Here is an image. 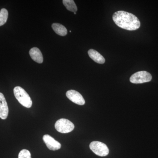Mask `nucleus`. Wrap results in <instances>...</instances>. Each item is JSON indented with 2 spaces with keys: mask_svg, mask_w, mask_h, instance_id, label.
<instances>
[{
  "mask_svg": "<svg viewBox=\"0 0 158 158\" xmlns=\"http://www.w3.org/2000/svg\"><path fill=\"white\" fill-rule=\"evenodd\" d=\"M113 19L116 25L127 31H135L141 26L140 21L137 16L125 11L115 12L113 15Z\"/></svg>",
  "mask_w": 158,
  "mask_h": 158,
  "instance_id": "1",
  "label": "nucleus"
},
{
  "mask_svg": "<svg viewBox=\"0 0 158 158\" xmlns=\"http://www.w3.org/2000/svg\"><path fill=\"white\" fill-rule=\"evenodd\" d=\"M15 96L19 103L26 108H30L32 106V100L26 90L19 86H17L13 90Z\"/></svg>",
  "mask_w": 158,
  "mask_h": 158,
  "instance_id": "2",
  "label": "nucleus"
},
{
  "mask_svg": "<svg viewBox=\"0 0 158 158\" xmlns=\"http://www.w3.org/2000/svg\"><path fill=\"white\" fill-rule=\"evenodd\" d=\"M74 125L70 120L60 118L55 123V128L59 132L65 134L70 132L74 129Z\"/></svg>",
  "mask_w": 158,
  "mask_h": 158,
  "instance_id": "3",
  "label": "nucleus"
},
{
  "mask_svg": "<svg viewBox=\"0 0 158 158\" xmlns=\"http://www.w3.org/2000/svg\"><path fill=\"white\" fill-rule=\"evenodd\" d=\"M152 76L149 73L145 71L138 72L131 76L130 81L133 84H143L151 81Z\"/></svg>",
  "mask_w": 158,
  "mask_h": 158,
  "instance_id": "4",
  "label": "nucleus"
},
{
  "mask_svg": "<svg viewBox=\"0 0 158 158\" xmlns=\"http://www.w3.org/2000/svg\"><path fill=\"white\" fill-rule=\"evenodd\" d=\"M90 148L95 154L100 156H106L109 154V149L107 146L100 141H92L90 144Z\"/></svg>",
  "mask_w": 158,
  "mask_h": 158,
  "instance_id": "5",
  "label": "nucleus"
},
{
  "mask_svg": "<svg viewBox=\"0 0 158 158\" xmlns=\"http://www.w3.org/2000/svg\"><path fill=\"white\" fill-rule=\"evenodd\" d=\"M66 97L76 104L83 106L85 104V99L78 91L73 90H68L66 93Z\"/></svg>",
  "mask_w": 158,
  "mask_h": 158,
  "instance_id": "6",
  "label": "nucleus"
},
{
  "mask_svg": "<svg viewBox=\"0 0 158 158\" xmlns=\"http://www.w3.org/2000/svg\"><path fill=\"white\" fill-rule=\"evenodd\" d=\"M43 140L48 148L51 150H58L61 148V144L49 135H44Z\"/></svg>",
  "mask_w": 158,
  "mask_h": 158,
  "instance_id": "7",
  "label": "nucleus"
},
{
  "mask_svg": "<svg viewBox=\"0 0 158 158\" xmlns=\"http://www.w3.org/2000/svg\"><path fill=\"white\" fill-rule=\"evenodd\" d=\"M9 111L6 98L2 93H0V118L6 119L8 117Z\"/></svg>",
  "mask_w": 158,
  "mask_h": 158,
  "instance_id": "8",
  "label": "nucleus"
},
{
  "mask_svg": "<svg viewBox=\"0 0 158 158\" xmlns=\"http://www.w3.org/2000/svg\"><path fill=\"white\" fill-rule=\"evenodd\" d=\"M29 54L32 59L35 62L38 63H42L43 62L42 53L37 48L34 47L31 48L29 52Z\"/></svg>",
  "mask_w": 158,
  "mask_h": 158,
  "instance_id": "9",
  "label": "nucleus"
},
{
  "mask_svg": "<svg viewBox=\"0 0 158 158\" xmlns=\"http://www.w3.org/2000/svg\"><path fill=\"white\" fill-rule=\"evenodd\" d=\"M88 54L89 57L97 63L99 64H103L105 63V58L98 52L95 50L92 49L89 50L88 51Z\"/></svg>",
  "mask_w": 158,
  "mask_h": 158,
  "instance_id": "10",
  "label": "nucleus"
},
{
  "mask_svg": "<svg viewBox=\"0 0 158 158\" xmlns=\"http://www.w3.org/2000/svg\"><path fill=\"white\" fill-rule=\"evenodd\" d=\"M52 28L56 34L61 36L67 35V30L64 26L61 24L54 23L52 25Z\"/></svg>",
  "mask_w": 158,
  "mask_h": 158,
  "instance_id": "11",
  "label": "nucleus"
},
{
  "mask_svg": "<svg viewBox=\"0 0 158 158\" xmlns=\"http://www.w3.org/2000/svg\"><path fill=\"white\" fill-rule=\"evenodd\" d=\"M63 5L69 11L76 12L77 11V8L74 1L73 0H63L62 1Z\"/></svg>",
  "mask_w": 158,
  "mask_h": 158,
  "instance_id": "12",
  "label": "nucleus"
},
{
  "mask_svg": "<svg viewBox=\"0 0 158 158\" xmlns=\"http://www.w3.org/2000/svg\"><path fill=\"white\" fill-rule=\"evenodd\" d=\"M9 12L6 9H2L0 11V26L3 25L7 22Z\"/></svg>",
  "mask_w": 158,
  "mask_h": 158,
  "instance_id": "13",
  "label": "nucleus"
},
{
  "mask_svg": "<svg viewBox=\"0 0 158 158\" xmlns=\"http://www.w3.org/2000/svg\"><path fill=\"white\" fill-rule=\"evenodd\" d=\"M18 158H31V152L28 150H22L19 154Z\"/></svg>",
  "mask_w": 158,
  "mask_h": 158,
  "instance_id": "14",
  "label": "nucleus"
},
{
  "mask_svg": "<svg viewBox=\"0 0 158 158\" xmlns=\"http://www.w3.org/2000/svg\"><path fill=\"white\" fill-rule=\"evenodd\" d=\"M74 14H76V12H74Z\"/></svg>",
  "mask_w": 158,
  "mask_h": 158,
  "instance_id": "15",
  "label": "nucleus"
}]
</instances>
